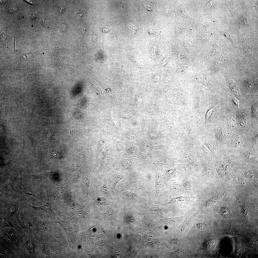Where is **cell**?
Returning <instances> with one entry per match:
<instances>
[{
    "label": "cell",
    "mask_w": 258,
    "mask_h": 258,
    "mask_svg": "<svg viewBox=\"0 0 258 258\" xmlns=\"http://www.w3.org/2000/svg\"><path fill=\"white\" fill-rule=\"evenodd\" d=\"M213 97L208 94L205 89L195 85L190 89L188 111L200 118L205 120L208 109L214 104Z\"/></svg>",
    "instance_id": "1"
},
{
    "label": "cell",
    "mask_w": 258,
    "mask_h": 258,
    "mask_svg": "<svg viewBox=\"0 0 258 258\" xmlns=\"http://www.w3.org/2000/svg\"><path fill=\"white\" fill-rule=\"evenodd\" d=\"M177 130L180 137L184 139L196 138L205 120L183 109L175 118Z\"/></svg>",
    "instance_id": "2"
},
{
    "label": "cell",
    "mask_w": 258,
    "mask_h": 258,
    "mask_svg": "<svg viewBox=\"0 0 258 258\" xmlns=\"http://www.w3.org/2000/svg\"><path fill=\"white\" fill-rule=\"evenodd\" d=\"M226 107L225 96H218L215 104L210 107L207 110L205 116L204 122L197 134H200L207 132L212 124L221 121Z\"/></svg>",
    "instance_id": "3"
},
{
    "label": "cell",
    "mask_w": 258,
    "mask_h": 258,
    "mask_svg": "<svg viewBox=\"0 0 258 258\" xmlns=\"http://www.w3.org/2000/svg\"><path fill=\"white\" fill-rule=\"evenodd\" d=\"M203 164V168L201 171L193 176V192L197 194L204 191L206 185L213 183L218 176L215 166L212 162L204 163Z\"/></svg>",
    "instance_id": "4"
},
{
    "label": "cell",
    "mask_w": 258,
    "mask_h": 258,
    "mask_svg": "<svg viewBox=\"0 0 258 258\" xmlns=\"http://www.w3.org/2000/svg\"><path fill=\"white\" fill-rule=\"evenodd\" d=\"M196 138L205 145L215 157L223 159L228 156L226 145L217 140L208 131L197 135Z\"/></svg>",
    "instance_id": "5"
},
{
    "label": "cell",
    "mask_w": 258,
    "mask_h": 258,
    "mask_svg": "<svg viewBox=\"0 0 258 258\" xmlns=\"http://www.w3.org/2000/svg\"><path fill=\"white\" fill-rule=\"evenodd\" d=\"M230 155L235 160L242 161L248 164L258 166V152L248 145L243 146Z\"/></svg>",
    "instance_id": "6"
},
{
    "label": "cell",
    "mask_w": 258,
    "mask_h": 258,
    "mask_svg": "<svg viewBox=\"0 0 258 258\" xmlns=\"http://www.w3.org/2000/svg\"><path fill=\"white\" fill-rule=\"evenodd\" d=\"M245 105L243 109L234 112L238 131L241 134H244L253 122L249 107Z\"/></svg>",
    "instance_id": "7"
},
{
    "label": "cell",
    "mask_w": 258,
    "mask_h": 258,
    "mask_svg": "<svg viewBox=\"0 0 258 258\" xmlns=\"http://www.w3.org/2000/svg\"><path fill=\"white\" fill-rule=\"evenodd\" d=\"M178 148L186 161L192 168L195 174L200 172L202 170V165L198 159L195 151H190L182 143L178 144Z\"/></svg>",
    "instance_id": "8"
},
{
    "label": "cell",
    "mask_w": 258,
    "mask_h": 258,
    "mask_svg": "<svg viewBox=\"0 0 258 258\" xmlns=\"http://www.w3.org/2000/svg\"><path fill=\"white\" fill-rule=\"evenodd\" d=\"M246 145H247V139L244 134L233 133L226 144L229 155Z\"/></svg>",
    "instance_id": "9"
},
{
    "label": "cell",
    "mask_w": 258,
    "mask_h": 258,
    "mask_svg": "<svg viewBox=\"0 0 258 258\" xmlns=\"http://www.w3.org/2000/svg\"><path fill=\"white\" fill-rule=\"evenodd\" d=\"M221 121L223 124V127L229 132L233 134H238L237 129L234 111L227 107L225 110Z\"/></svg>",
    "instance_id": "10"
},
{
    "label": "cell",
    "mask_w": 258,
    "mask_h": 258,
    "mask_svg": "<svg viewBox=\"0 0 258 258\" xmlns=\"http://www.w3.org/2000/svg\"><path fill=\"white\" fill-rule=\"evenodd\" d=\"M190 89L185 86H180L171 89L168 92L170 95L175 97L182 103L187 111H188L189 108Z\"/></svg>",
    "instance_id": "11"
},
{
    "label": "cell",
    "mask_w": 258,
    "mask_h": 258,
    "mask_svg": "<svg viewBox=\"0 0 258 258\" xmlns=\"http://www.w3.org/2000/svg\"><path fill=\"white\" fill-rule=\"evenodd\" d=\"M208 132L217 140L226 145L233 134L226 130L223 126L221 128H219L214 123L211 125Z\"/></svg>",
    "instance_id": "12"
},
{
    "label": "cell",
    "mask_w": 258,
    "mask_h": 258,
    "mask_svg": "<svg viewBox=\"0 0 258 258\" xmlns=\"http://www.w3.org/2000/svg\"><path fill=\"white\" fill-rule=\"evenodd\" d=\"M198 141L194 151L198 159L202 164L212 162L213 154L203 143L199 140Z\"/></svg>",
    "instance_id": "13"
},
{
    "label": "cell",
    "mask_w": 258,
    "mask_h": 258,
    "mask_svg": "<svg viewBox=\"0 0 258 258\" xmlns=\"http://www.w3.org/2000/svg\"><path fill=\"white\" fill-rule=\"evenodd\" d=\"M241 103L249 107L253 121L258 122V95H250L242 98Z\"/></svg>",
    "instance_id": "14"
},
{
    "label": "cell",
    "mask_w": 258,
    "mask_h": 258,
    "mask_svg": "<svg viewBox=\"0 0 258 258\" xmlns=\"http://www.w3.org/2000/svg\"><path fill=\"white\" fill-rule=\"evenodd\" d=\"M244 134L246 137L247 145L254 149V146L258 145V122H253Z\"/></svg>",
    "instance_id": "15"
},
{
    "label": "cell",
    "mask_w": 258,
    "mask_h": 258,
    "mask_svg": "<svg viewBox=\"0 0 258 258\" xmlns=\"http://www.w3.org/2000/svg\"><path fill=\"white\" fill-rule=\"evenodd\" d=\"M238 169L236 160L230 155L225 158L224 177L230 178L234 176Z\"/></svg>",
    "instance_id": "16"
},
{
    "label": "cell",
    "mask_w": 258,
    "mask_h": 258,
    "mask_svg": "<svg viewBox=\"0 0 258 258\" xmlns=\"http://www.w3.org/2000/svg\"><path fill=\"white\" fill-rule=\"evenodd\" d=\"M194 77V81L207 87L213 93H216V90L215 85L204 72L202 71L198 72Z\"/></svg>",
    "instance_id": "17"
},
{
    "label": "cell",
    "mask_w": 258,
    "mask_h": 258,
    "mask_svg": "<svg viewBox=\"0 0 258 258\" xmlns=\"http://www.w3.org/2000/svg\"><path fill=\"white\" fill-rule=\"evenodd\" d=\"M226 84L228 90V92L232 94L241 103L242 97L240 89L237 84L234 81L231 79L227 75H225Z\"/></svg>",
    "instance_id": "18"
},
{
    "label": "cell",
    "mask_w": 258,
    "mask_h": 258,
    "mask_svg": "<svg viewBox=\"0 0 258 258\" xmlns=\"http://www.w3.org/2000/svg\"><path fill=\"white\" fill-rule=\"evenodd\" d=\"M194 175L181 180V187L186 194L195 196L193 188V181Z\"/></svg>",
    "instance_id": "19"
},
{
    "label": "cell",
    "mask_w": 258,
    "mask_h": 258,
    "mask_svg": "<svg viewBox=\"0 0 258 258\" xmlns=\"http://www.w3.org/2000/svg\"><path fill=\"white\" fill-rule=\"evenodd\" d=\"M225 96L226 99L227 106L228 108L234 112L239 109V102L232 94L229 92Z\"/></svg>",
    "instance_id": "20"
},
{
    "label": "cell",
    "mask_w": 258,
    "mask_h": 258,
    "mask_svg": "<svg viewBox=\"0 0 258 258\" xmlns=\"http://www.w3.org/2000/svg\"><path fill=\"white\" fill-rule=\"evenodd\" d=\"M181 180L179 178H177L170 181L167 183L166 188V199L167 200L169 195L171 192L178 187H181Z\"/></svg>",
    "instance_id": "21"
},
{
    "label": "cell",
    "mask_w": 258,
    "mask_h": 258,
    "mask_svg": "<svg viewBox=\"0 0 258 258\" xmlns=\"http://www.w3.org/2000/svg\"><path fill=\"white\" fill-rule=\"evenodd\" d=\"M199 211L192 216L187 217L180 226V230L184 233H186L193 221V220L198 214Z\"/></svg>",
    "instance_id": "22"
},
{
    "label": "cell",
    "mask_w": 258,
    "mask_h": 258,
    "mask_svg": "<svg viewBox=\"0 0 258 258\" xmlns=\"http://www.w3.org/2000/svg\"><path fill=\"white\" fill-rule=\"evenodd\" d=\"M104 120L105 124L113 130L116 131L118 130V127L115 125L111 116L105 115Z\"/></svg>",
    "instance_id": "23"
},
{
    "label": "cell",
    "mask_w": 258,
    "mask_h": 258,
    "mask_svg": "<svg viewBox=\"0 0 258 258\" xmlns=\"http://www.w3.org/2000/svg\"><path fill=\"white\" fill-rule=\"evenodd\" d=\"M124 177V176L120 174H116L114 176L111 186V189L113 191L115 192L117 184Z\"/></svg>",
    "instance_id": "24"
},
{
    "label": "cell",
    "mask_w": 258,
    "mask_h": 258,
    "mask_svg": "<svg viewBox=\"0 0 258 258\" xmlns=\"http://www.w3.org/2000/svg\"><path fill=\"white\" fill-rule=\"evenodd\" d=\"M122 191L124 195L130 199L134 201L140 200V198L137 194L124 189Z\"/></svg>",
    "instance_id": "25"
},
{
    "label": "cell",
    "mask_w": 258,
    "mask_h": 258,
    "mask_svg": "<svg viewBox=\"0 0 258 258\" xmlns=\"http://www.w3.org/2000/svg\"><path fill=\"white\" fill-rule=\"evenodd\" d=\"M52 174L51 172H45L39 174L32 175L31 176L33 177L41 180L51 177Z\"/></svg>",
    "instance_id": "26"
},
{
    "label": "cell",
    "mask_w": 258,
    "mask_h": 258,
    "mask_svg": "<svg viewBox=\"0 0 258 258\" xmlns=\"http://www.w3.org/2000/svg\"><path fill=\"white\" fill-rule=\"evenodd\" d=\"M155 193L156 197L158 195L162 185V182L161 180L159 177L156 176L155 179Z\"/></svg>",
    "instance_id": "27"
},
{
    "label": "cell",
    "mask_w": 258,
    "mask_h": 258,
    "mask_svg": "<svg viewBox=\"0 0 258 258\" xmlns=\"http://www.w3.org/2000/svg\"><path fill=\"white\" fill-rule=\"evenodd\" d=\"M48 199L47 203L44 205L39 207H35L28 205L34 210H39L43 211H49L51 210V209L50 205L49 204Z\"/></svg>",
    "instance_id": "28"
},
{
    "label": "cell",
    "mask_w": 258,
    "mask_h": 258,
    "mask_svg": "<svg viewBox=\"0 0 258 258\" xmlns=\"http://www.w3.org/2000/svg\"><path fill=\"white\" fill-rule=\"evenodd\" d=\"M114 211L113 209V207H110L109 209L103 214L104 219L110 221L112 220L113 217Z\"/></svg>",
    "instance_id": "29"
},
{
    "label": "cell",
    "mask_w": 258,
    "mask_h": 258,
    "mask_svg": "<svg viewBox=\"0 0 258 258\" xmlns=\"http://www.w3.org/2000/svg\"><path fill=\"white\" fill-rule=\"evenodd\" d=\"M219 212L222 216L226 217L231 216V214L229 209L225 206H222L220 208Z\"/></svg>",
    "instance_id": "30"
},
{
    "label": "cell",
    "mask_w": 258,
    "mask_h": 258,
    "mask_svg": "<svg viewBox=\"0 0 258 258\" xmlns=\"http://www.w3.org/2000/svg\"><path fill=\"white\" fill-rule=\"evenodd\" d=\"M229 59L226 56H220L217 58L215 64L217 65L221 66L228 62Z\"/></svg>",
    "instance_id": "31"
},
{
    "label": "cell",
    "mask_w": 258,
    "mask_h": 258,
    "mask_svg": "<svg viewBox=\"0 0 258 258\" xmlns=\"http://www.w3.org/2000/svg\"><path fill=\"white\" fill-rule=\"evenodd\" d=\"M100 191L101 193L106 195L108 197L110 198H112L106 183H105L100 188Z\"/></svg>",
    "instance_id": "32"
},
{
    "label": "cell",
    "mask_w": 258,
    "mask_h": 258,
    "mask_svg": "<svg viewBox=\"0 0 258 258\" xmlns=\"http://www.w3.org/2000/svg\"><path fill=\"white\" fill-rule=\"evenodd\" d=\"M131 186L134 188L143 189L144 187L141 183L137 180H134L131 181Z\"/></svg>",
    "instance_id": "33"
},
{
    "label": "cell",
    "mask_w": 258,
    "mask_h": 258,
    "mask_svg": "<svg viewBox=\"0 0 258 258\" xmlns=\"http://www.w3.org/2000/svg\"><path fill=\"white\" fill-rule=\"evenodd\" d=\"M26 248L29 253L33 255L35 254V247L34 244L31 242L27 241L26 243Z\"/></svg>",
    "instance_id": "34"
},
{
    "label": "cell",
    "mask_w": 258,
    "mask_h": 258,
    "mask_svg": "<svg viewBox=\"0 0 258 258\" xmlns=\"http://www.w3.org/2000/svg\"><path fill=\"white\" fill-rule=\"evenodd\" d=\"M5 235L9 239L13 241L14 240L16 237L15 233L11 230H6L5 232Z\"/></svg>",
    "instance_id": "35"
},
{
    "label": "cell",
    "mask_w": 258,
    "mask_h": 258,
    "mask_svg": "<svg viewBox=\"0 0 258 258\" xmlns=\"http://www.w3.org/2000/svg\"><path fill=\"white\" fill-rule=\"evenodd\" d=\"M96 200L99 204L101 205H107L110 204L109 202L107 199L102 197H97Z\"/></svg>",
    "instance_id": "36"
},
{
    "label": "cell",
    "mask_w": 258,
    "mask_h": 258,
    "mask_svg": "<svg viewBox=\"0 0 258 258\" xmlns=\"http://www.w3.org/2000/svg\"><path fill=\"white\" fill-rule=\"evenodd\" d=\"M183 255V251L181 249L172 252L170 254V256L175 258L182 257Z\"/></svg>",
    "instance_id": "37"
},
{
    "label": "cell",
    "mask_w": 258,
    "mask_h": 258,
    "mask_svg": "<svg viewBox=\"0 0 258 258\" xmlns=\"http://www.w3.org/2000/svg\"><path fill=\"white\" fill-rule=\"evenodd\" d=\"M144 7L150 12L153 11L154 8L153 3L151 2L147 1L145 2L144 4Z\"/></svg>",
    "instance_id": "38"
},
{
    "label": "cell",
    "mask_w": 258,
    "mask_h": 258,
    "mask_svg": "<svg viewBox=\"0 0 258 258\" xmlns=\"http://www.w3.org/2000/svg\"><path fill=\"white\" fill-rule=\"evenodd\" d=\"M243 51L245 54L247 56L251 57H252V54L251 49L246 45L243 46Z\"/></svg>",
    "instance_id": "39"
},
{
    "label": "cell",
    "mask_w": 258,
    "mask_h": 258,
    "mask_svg": "<svg viewBox=\"0 0 258 258\" xmlns=\"http://www.w3.org/2000/svg\"><path fill=\"white\" fill-rule=\"evenodd\" d=\"M239 6L235 2H232L230 7V10L232 14H234Z\"/></svg>",
    "instance_id": "40"
},
{
    "label": "cell",
    "mask_w": 258,
    "mask_h": 258,
    "mask_svg": "<svg viewBox=\"0 0 258 258\" xmlns=\"http://www.w3.org/2000/svg\"><path fill=\"white\" fill-rule=\"evenodd\" d=\"M51 155L54 157L58 159H60L61 158L60 153L58 151L53 150L51 152Z\"/></svg>",
    "instance_id": "41"
},
{
    "label": "cell",
    "mask_w": 258,
    "mask_h": 258,
    "mask_svg": "<svg viewBox=\"0 0 258 258\" xmlns=\"http://www.w3.org/2000/svg\"><path fill=\"white\" fill-rule=\"evenodd\" d=\"M238 182L240 184L244 187L248 188L249 187V184L244 179L240 178L238 179Z\"/></svg>",
    "instance_id": "42"
},
{
    "label": "cell",
    "mask_w": 258,
    "mask_h": 258,
    "mask_svg": "<svg viewBox=\"0 0 258 258\" xmlns=\"http://www.w3.org/2000/svg\"><path fill=\"white\" fill-rule=\"evenodd\" d=\"M197 228L201 230H205L206 229L207 226V225L202 223H199L197 225Z\"/></svg>",
    "instance_id": "43"
},
{
    "label": "cell",
    "mask_w": 258,
    "mask_h": 258,
    "mask_svg": "<svg viewBox=\"0 0 258 258\" xmlns=\"http://www.w3.org/2000/svg\"><path fill=\"white\" fill-rule=\"evenodd\" d=\"M170 243L173 245H178L180 244L179 240L177 238H174L172 239L170 242Z\"/></svg>",
    "instance_id": "44"
},
{
    "label": "cell",
    "mask_w": 258,
    "mask_h": 258,
    "mask_svg": "<svg viewBox=\"0 0 258 258\" xmlns=\"http://www.w3.org/2000/svg\"><path fill=\"white\" fill-rule=\"evenodd\" d=\"M224 35L226 36V37L228 38H229L228 39L232 43L234 42V39L231 38H236L234 37V35H233L232 34H230L228 33H225Z\"/></svg>",
    "instance_id": "45"
},
{
    "label": "cell",
    "mask_w": 258,
    "mask_h": 258,
    "mask_svg": "<svg viewBox=\"0 0 258 258\" xmlns=\"http://www.w3.org/2000/svg\"><path fill=\"white\" fill-rule=\"evenodd\" d=\"M186 27L183 26H178L177 27V31L178 33L180 34L182 33Z\"/></svg>",
    "instance_id": "46"
},
{
    "label": "cell",
    "mask_w": 258,
    "mask_h": 258,
    "mask_svg": "<svg viewBox=\"0 0 258 258\" xmlns=\"http://www.w3.org/2000/svg\"><path fill=\"white\" fill-rule=\"evenodd\" d=\"M38 226L39 229L42 230H45L46 228L45 226L42 223H38Z\"/></svg>",
    "instance_id": "47"
},
{
    "label": "cell",
    "mask_w": 258,
    "mask_h": 258,
    "mask_svg": "<svg viewBox=\"0 0 258 258\" xmlns=\"http://www.w3.org/2000/svg\"><path fill=\"white\" fill-rule=\"evenodd\" d=\"M150 209L151 210L153 211H159L161 210V208L157 206H152Z\"/></svg>",
    "instance_id": "48"
},
{
    "label": "cell",
    "mask_w": 258,
    "mask_h": 258,
    "mask_svg": "<svg viewBox=\"0 0 258 258\" xmlns=\"http://www.w3.org/2000/svg\"><path fill=\"white\" fill-rule=\"evenodd\" d=\"M164 13L166 16H168L170 14V10L169 8H166L164 9Z\"/></svg>",
    "instance_id": "49"
},
{
    "label": "cell",
    "mask_w": 258,
    "mask_h": 258,
    "mask_svg": "<svg viewBox=\"0 0 258 258\" xmlns=\"http://www.w3.org/2000/svg\"><path fill=\"white\" fill-rule=\"evenodd\" d=\"M65 9L64 7L63 6H61L59 8V12L60 13H62L64 12Z\"/></svg>",
    "instance_id": "50"
},
{
    "label": "cell",
    "mask_w": 258,
    "mask_h": 258,
    "mask_svg": "<svg viewBox=\"0 0 258 258\" xmlns=\"http://www.w3.org/2000/svg\"><path fill=\"white\" fill-rule=\"evenodd\" d=\"M17 9L16 6H13L9 8V11L10 12H14L16 11Z\"/></svg>",
    "instance_id": "51"
},
{
    "label": "cell",
    "mask_w": 258,
    "mask_h": 258,
    "mask_svg": "<svg viewBox=\"0 0 258 258\" xmlns=\"http://www.w3.org/2000/svg\"><path fill=\"white\" fill-rule=\"evenodd\" d=\"M129 251L132 253H134L135 252L136 250L134 247H129Z\"/></svg>",
    "instance_id": "52"
},
{
    "label": "cell",
    "mask_w": 258,
    "mask_h": 258,
    "mask_svg": "<svg viewBox=\"0 0 258 258\" xmlns=\"http://www.w3.org/2000/svg\"><path fill=\"white\" fill-rule=\"evenodd\" d=\"M6 35L5 33L3 32L1 35L0 39L2 41H3L5 39Z\"/></svg>",
    "instance_id": "53"
},
{
    "label": "cell",
    "mask_w": 258,
    "mask_h": 258,
    "mask_svg": "<svg viewBox=\"0 0 258 258\" xmlns=\"http://www.w3.org/2000/svg\"><path fill=\"white\" fill-rule=\"evenodd\" d=\"M99 245L101 246H104L106 244V243L104 241H101L99 242Z\"/></svg>",
    "instance_id": "54"
},
{
    "label": "cell",
    "mask_w": 258,
    "mask_h": 258,
    "mask_svg": "<svg viewBox=\"0 0 258 258\" xmlns=\"http://www.w3.org/2000/svg\"><path fill=\"white\" fill-rule=\"evenodd\" d=\"M57 51L58 50L57 48H54L52 50V53L53 54H56V53H57Z\"/></svg>",
    "instance_id": "55"
},
{
    "label": "cell",
    "mask_w": 258,
    "mask_h": 258,
    "mask_svg": "<svg viewBox=\"0 0 258 258\" xmlns=\"http://www.w3.org/2000/svg\"><path fill=\"white\" fill-rule=\"evenodd\" d=\"M41 248L43 251L46 254H47L48 253V251L44 247H42Z\"/></svg>",
    "instance_id": "56"
},
{
    "label": "cell",
    "mask_w": 258,
    "mask_h": 258,
    "mask_svg": "<svg viewBox=\"0 0 258 258\" xmlns=\"http://www.w3.org/2000/svg\"><path fill=\"white\" fill-rule=\"evenodd\" d=\"M66 25L64 24H63L62 28L63 31H64L66 30Z\"/></svg>",
    "instance_id": "57"
},
{
    "label": "cell",
    "mask_w": 258,
    "mask_h": 258,
    "mask_svg": "<svg viewBox=\"0 0 258 258\" xmlns=\"http://www.w3.org/2000/svg\"><path fill=\"white\" fill-rule=\"evenodd\" d=\"M14 209H15V208H14V207H12L9 209L10 212L11 213L13 212L15 210Z\"/></svg>",
    "instance_id": "58"
},
{
    "label": "cell",
    "mask_w": 258,
    "mask_h": 258,
    "mask_svg": "<svg viewBox=\"0 0 258 258\" xmlns=\"http://www.w3.org/2000/svg\"><path fill=\"white\" fill-rule=\"evenodd\" d=\"M48 3L50 6L52 5L53 4V1L52 0H48Z\"/></svg>",
    "instance_id": "59"
},
{
    "label": "cell",
    "mask_w": 258,
    "mask_h": 258,
    "mask_svg": "<svg viewBox=\"0 0 258 258\" xmlns=\"http://www.w3.org/2000/svg\"><path fill=\"white\" fill-rule=\"evenodd\" d=\"M6 0H0V3L1 4H4L7 2Z\"/></svg>",
    "instance_id": "60"
}]
</instances>
